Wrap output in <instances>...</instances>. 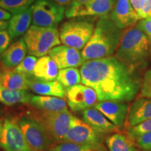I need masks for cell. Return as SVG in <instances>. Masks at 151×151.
Instances as JSON below:
<instances>
[{
	"label": "cell",
	"mask_w": 151,
	"mask_h": 151,
	"mask_svg": "<svg viewBox=\"0 0 151 151\" xmlns=\"http://www.w3.org/2000/svg\"><path fill=\"white\" fill-rule=\"evenodd\" d=\"M105 142L110 151H138L134 141L124 134H112L106 138Z\"/></svg>",
	"instance_id": "cb8c5ba5"
},
{
	"label": "cell",
	"mask_w": 151,
	"mask_h": 151,
	"mask_svg": "<svg viewBox=\"0 0 151 151\" xmlns=\"http://www.w3.org/2000/svg\"><path fill=\"white\" fill-rule=\"evenodd\" d=\"M82 117L84 122L101 134L113 133L118 129L116 125L95 108H89L83 111Z\"/></svg>",
	"instance_id": "2e32d148"
},
{
	"label": "cell",
	"mask_w": 151,
	"mask_h": 151,
	"mask_svg": "<svg viewBox=\"0 0 151 151\" xmlns=\"http://www.w3.org/2000/svg\"><path fill=\"white\" fill-rule=\"evenodd\" d=\"M2 130H3V126H2V124H1V122H0V137H1V133H2Z\"/></svg>",
	"instance_id": "60d3db41"
},
{
	"label": "cell",
	"mask_w": 151,
	"mask_h": 151,
	"mask_svg": "<svg viewBox=\"0 0 151 151\" xmlns=\"http://www.w3.org/2000/svg\"><path fill=\"white\" fill-rule=\"evenodd\" d=\"M150 57H151V47H150Z\"/></svg>",
	"instance_id": "7bdbcfd3"
},
{
	"label": "cell",
	"mask_w": 151,
	"mask_h": 151,
	"mask_svg": "<svg viewBox=\"0 0 151 151\" xmlns=\"http://www.w3.org/2000/svg\"><path fill=\"white\" fill-rule=\"evenodd\" d=\"M138 16L139 20L151 18V0H143L142 8Z\"/></svg>",
	"instance_id": "e575fe53"
},
{
	"label": "cell",
	"mask_w": 151,
	"mask_h": 151,
	"mask_svg": "<svg viewBox=\"0 0 151 151\" xmlns=\"http://www.w3.org/2000/svg\"><path fill=\"white\" fill-rule=\"evenodd\" d=\"M151 118V98L141 97L136 99L128 110L129 127L135 126Z\"/></svg>",
	"instance_id": "e0dca14e"
},
{
	"label": "cell",
	"mask_w": 151,
	"mask_h": 151,
	"mask_svg": "<svg viewBox=\"0 0 151 151\" xmlns=\"http://www.w3.org/2000/svg\"><path fill=\"white\" fill-rule=\"evenodd\" d=\"M9 27V22L6 20H0V32L6 30Z\"/></svg>",
	"instance_id": "ab89813d"
},
{
	"label": "cell",
	"mask_w": 151,
	"mask_h": 151,
	"mask_svg": "<svg viewBox=\"0 0 151 151\" xmlns=\"http://www.w3.org/2000/svg\"><path fill=\"white\" fill-rule=\"evenodd\" d=\"M150 45L148 37L137 24H134L122 33L115 57L126 65L135 67L148 58Z\"/></svg>",
	"instance_id": "3957f363"
},
{
	"label": "cell",
	"mask_w": 151,
	"mask_h": 151,
	"mask_svg": "<svg viewBox=\"0 0 151 151\" xmlns=\"http://www.w3.org/2000/svg\"><path fill=\"white\" fill-rule=\"evenodd\" d=\"M136 144L144 151H151V131L143 134L135 140Z\"/></svg>",
	"instance_id": "1f68e13d"
},
{
	"label": "cell",
	"mask_w": 151,
	"mask_h": 151,
	"mask_svg": "<svg viewBox=\"0 0 151 151\" xmlns=\"http://www.w3.org/2000/svg\"><path fill=\"white\" fill-rule=\"evenodd\" d=\"M0 86L12 90L29 89V79L14 69L3 66L0 69Z\"/></svg>",
	"instance_id": "ac0fdd59"
},
{
	"label": "cell",
	"mask_w": 151,
	"mask_h": 151,
	"mask_svg": "<svg viewBox=\"0 0 151 151\" xmlns=\"http://www.w3.org/2000/svg\"><path fill=\"white\" fill-rule=\"evenodd\" d=\"M29 89L38 94L60 98L66 97V90L59 81H46L32 78L29 79Z\"/></svg>",
	"instance_id": "d6986e66"
},
{
	"label": "cell",
	"mask_w": 151,
	"mask_h": 151,
	"mask_svg": "<svg viewBox=\"0 0 151 151\" xmlns=\"http://www.w3.org/2000/svg\"><path fill=\"white\" fill-rule=\"evenodd\" d=\"M66 97L69 108L76 112L92 108L98 101L95 91L83 84L66 88Z\"/></svg>",
	"instance_id": "8fae6325"
},
{
	"label": "cell",
	"mask_w": 151,
	"mask_h": 151,
	"mask_svg": "<svg viewBox=\"0 0 151 151\" xmlns=\"http://www.w3.org/2000/svg\"><path fill=\"white\" fill-rule=\"evenodd\" d=\"M122 33V29L109 16L100 18L91 38L81 52L85 61L112 55L116 51Z\"/></svg>",
	"instance_id": "7a4b0ae2"
},
{
	"label": "cell",
	"mask_w": 151,
	"mask_h": 151,
	"mask_svg": "<svg viewBox=\"0 0 151 151\" xmlns=\"http://www.w3.org/2000/svg\"><path fill=\"white\" fill-rule=\"evenodd\" d=\"M136 24L151 41V18L141 19Z\"/></svg>",
	"instance_id": "d6a6232c"
},
{
	"label": "cell",
	"mask_w": 151,
	"mask_h": 151,
	"mask_svg": "<svg viewBox=\"0 0 151 151\" xmlns=\"http://www.w3.org/2000/svg\"><path fill=\"white\" fill-rule=\"evenodd\" d=\"M11 13L0 7V20H7L11 19Z\"/></svg>",
	"instance_id": "8d00e7d4"
},
{
	"label": "cell",
	"mask_w": 151,
	"mask_h": 151,
	"mask_svg": "<svg viewBox=\"0 0 151 151\" xmlns=\"http://www.w3.org/2000/svg\"><path fill=\"white\" fill-rule=\"evenodd\" d=\"M94 107L104 115L118 128L122 127L125 123L129 110L128 105L125 102L107 100L98 101Z\"/></svg>",
	"instance_id": "5bb4252c"
},
{
	"label": "cell",
	"mask_w": 151,
	"mask_h": 151,
	"mask_svg": "<svg viewBox=\"0 0 151 151\" xmlns=\"http://www.w3.org/2000/svg\"><path fill=\"white\" fill-rule=\"evenodd\" d=\"M81 83L95 91L98 101L129 102L141 88V81L134 67L115 56L86 60L81 65Z\"/></svg>",
	"instance_id": "6da1fadb"
},
{
	"label": "cell",
	"mask_w": 151,
	"mask_h": 151,
	"mask_svg": "<svg viewBox=\"0 0 151 151\" xmlns=\"http://www.w3.org/2000/svg\"><path fill=\"white\" fill-rule=\"evenodd\" d=\"M11 40V38L8 31L4 30V31L0 32V55L8 48Z\"/></svg>",
	"instance_id": "836d02e7"
},
{
	"label": "cell",
	"mask_w": 151,
	"mask_h": 151,
	"mask_svg": "<svg viewBox=\"0 0 151 151\" xmlns=\"http://www.w3.org/2000/svg\"><path fill=\"white\" fill-rule=\"evenodd\" d=\"M32 6L27 10L14 14L9 22L8 32L11 39L23 35L29 29L32 22Z\"/></svg>",
	"instance_id": "44dd1931"
},
{
	"label": "cell",
	"mask_w": 151,
	"mask_h": 151,
	"mask_svg": "<svg viewBox=\"0 0 151 151\" xmlns=\"http://www.w3.org/2000/svg\"><path fill=\"white\" fill-rule=\"evenodd\" d=\"M151 131V118L148 119L135 126L127 128V135L132 140L135 141L143 134Z\"/></svg>",
	"instance_id": "f1b7e54d"
},
{
	"label": "cell",
	"mask_w": 151,
	"mask_h": 151,
	"mask_svg": "<svg viewBox=\"0 0 151 151\" xmlns=\"http://www.w3.org/2000/svg\"><path fill=\"white\" fill-rule=\"evenodd\" d=\"M94 29L93 22L75 19L64 23L60 28V39L66 46L81 50L90 40Z\"/></svg>",
	"instance_id": "52a82bcc"
},
{
	"label": "cell",
	"mask_w": 151,
	"mask_h": 151,
	"mask_svg": "<svg viewBox=\"0 0 151 151\" xmlns=\"http://www.w3.org/2000/svg\"><path fill=\"white\" fill-rule=\"evenodd\" d=\"M37 61V57L30 55L29 56L25 57L23 60L14 69L16 72L21 73L28 79H30L34 77V69Z\"/></svg>",
	"instance_id": "83f0119b"
},
{
	"label": "cell",
	"mask_w": 151,
	"mask_h": 151,
	"mask_svg": "<svg viewBox=\"0 0 151 151\" xmlns=\"http://www.w3.org/2000/svg\"><path fill=\"white\" fill-rule=\"evenodd\" d=\"M117 0H92L90 2L78 6H70L65 11L68 18L76 17H106L112 11Z\"/></svg>",
	"instance_id": "7c38bea8"
},
{
	"label": "cell",
	"mask_w": 151,
	"mask_h": 151,
	"mask_svg": "<svg viewBox=\"0 0 151 151\" xmlns=\"http://www.w3.org/2000/svg\"><path fill=\"white\" fill-rule=\"evenodd\" d=\"M141 97L151 98V69L143 75L141 86Z\"/></svg>",
	"instance_id": "4dcf8cb0"
},
{
	"label": "cell",
	"mask_w": 151,
	"mask_h": 151,
	"mask_svg": "<svg viewBox=\"0 0 151 151\" xmlns=\"http://www.w3.org/2000/svg\"><path fill=\"white\" fill-rule=\"evenodd\" d=\"M55 2L58 4V5L62 6H69L72 2L73 0H53Z\"/></svg>",
	"instance_id": "f35d334b"
},
{
	"label": "cell",
	"mask_w": 151,
	"mask_h": 151,
	"mask_svg": "<svg viewBox=\"0 0 151 151\" xmlns=\"http://www.w3.org/2000/svg\"><path fill=\"white\" fill-rule=\"evenodd\" d=\"M0 146L4 151H34L27 143L18 123L8 119L4 122Z\"/></svg>",
	"instance_id": "30bf717a"
},
{
	"label": "cell",
	"mask_w": 151,
	"mask_h": 151,
	"mask_svg": "<svg viewBox=\"0 0 151 151\" xmlns=\"http://www.w3.org/2000/svg\"><path fill=\"white\" fill-rule=\"evenodd\" d=\"M27 52L25 41L24 39H20L6 49L0 55V60L6 67H16L25 58Z\"/></svg>",
	"instance_id": "ffe728a7"
},
{
	"label": "cell",
	"mask_w": 151,
	"mask_h": 151,
	"mask_svg": "<svg viewBox=\"0 0 151 151\" xmlns=\"http://www.w3.org/2000/svg\"><path fill=\"white\" fill-rule=\"evenodd\" d=\"M18 124L30 148L34 151H45L52 144V140L43 126L35 118L22 117Z\"/></svg>",
	"instance_id": "9c48e42d"
},
{
	"label": "cell",
	"mask_w": 151,
	"mask_h": 151,
	"mask_svg": "<svg viewBox=\"0 0 151 151\" xmlns=\"http://www.w3.org/2000/svg\"><path fill=\"white\" fill-rule=\"evenodd\" d=\"M129 1L131 3L132 7H133L136 12H137V15L139 16L141 8H142L143 0H129Z\"/></svg>",
	"instance_id": "d590c367"
},
{
	"label": "cell",
	"mask_w": 151,
	"mask_h": 151,
	"mask_svg": "<svg viewBox=\"0 0 151 151\" xmlns=\"http://www.w3.org/2000/svg\"><path fill=\"white\" fill-rule=\"evenodd\" d=\"M48 54L55 62L59 69L78 67L85 62L80 50L66 45L54 47Z\"/></svg>",
	"instance_id": "4fadbf2b"
},
{
	"label": "cell",
	"mask_w": 151,
	"mask_h": 151,
	"mask_svg": "<svg viewBox=\"0 0 151 151\" xmlns=\"http://www.w3.org/2000/svg\"><path fill=\"white\" fill-rule=\"evenodd\" d=\"M32 94L25 90H12L0 86V102L12 106L16 104L29 102Z\"/></svg>",
	"instance_id": "d4e9b609"
},
{
	"label": "cell",
	"mask_w": 151,
	"mask_h": 151,
	"mask_svg": "<svg viewBox=\"0 0 151 151\" xmlns=\"http://www.w3.org/2000/svg\"><path fill=\"white\" fill-rule=\"evenodd\" d=\"M47 151H93L87 146L72 142H62L49 148Z\"/></svg>",
	"instance_id": "f546056e"
},
{
	"label": "cell",
	"mask_w": 151,
	"mask_h": 151,
	"mask_svg": "<svg viewBox=\"0 0 151 151\" xmlns=\"http://www.w3.org/2000/svg\"><path fill=\"white\" fill-rule=\"evenodd\" d=\"M64 142L82 145L93 151H106L102 134L94 130L83 120L73 116Z\"/></svg>",
	"instance_id": "5b68a950"
},
{
	"label": "cell",
	"mask_w": 151,
	"mask_h": 151,
	"mask_svg": "<svg viewBox=\"0 0 151 151\" xmlns=\"http://www.w3.org/2000/svg\"><path fill=\"white\" fill-rule=\"evenodd\" d=\"M92 0H73L72 2L70 5V6H78L83 4H86L90 2Z\"/></svg>",
	"instance_id": "74e56055"
},
{
	"label": "cell",
	"mask_w": 151,
	"mask_h": 151,
	"mask_svg": "<svg viewBox=\"0 0 151 151\" xmlns=\"http://www.w3.org/2000/svg\"><path fill=\"white\" fill-rule=\"evenodd\" d=\"M28 52L31 55H46L54 47L61 43L56 27H39L32 25L24 35Z\"/></svg>",
	"instance_id": "277c9868"
},
{
	"label": "cell",
	"mask_w": 151,
	"mask_h": 151,
	"mask_svg": "<svg viewBox=\"0 0 151 151\" xmlns=\"http://www.w3.org/2000/svg\"><path fill=\"white\" fill-rule=\"evenodd\" d=\"M36 0H0V7L13 15L22 12L32 6Z\"/></svg>",
	"instance_id": "4316f807"
},
{
	"label": "cell",
	"mask_w": 151,
	"mask_h": 151,
	"mask_svg": "<svg viewBox=\"0 0 151 151\" xmlns=\"http://www.w3.org/2000/svg\"><path fill=\"white\" fill-rule=\"evenodd\" d=\"M29 103L35 108L46 111H62L68 110L65 99L57 97L32 96Z\"/></svg>",
	"instance_id": "603a6c76"
},
{
	"label": "cell",
	"mask_w": 151,
	"mask_h": 151,
	"mask_svg": "<svg viewBox=\"0 0 151 151\" xmlns=\"http://www.w3.org/2000/svg\"><path fill=\"white\" fill-rule=\"evenodd\" d=\"M32 21L39 27H56L63 20L65 7L53 0H36L33 5Z\"/></svg>",
	"instance_id": "ba28073f"
},
{
	"label": "cell",
	"mask_w": 151,
	"mask_h": 151,
	"mask_svg": "<svg viewBox=\"0 0 151 151\" xmlns=\"http://www.w3.org/2000/svg\"><path fill=\"white\" fill-rule=\"evenodd\" d=\"M109 18L122 30L134 25L139 20L129 0H117Z\"/></svg>",
	"instance_id": "9a60e30c"
},
{
	"label": "cell",
	"mask_w": 151,
	"mask_h": 151,
	"mask_svg": "<svg viewBox=\"0 0 151 151\" xmlns=\"http://www.w3.org/2000/svg\"><path fill=\"white\" fill-rule=\"evenodd\" d=\"M1 106H0V115H1Z\"/></svg>",
	"instance_id": "b9f144b4"
},
{
	"label": "cell",
	"mask_w": 151,
	"mask_h": 151,
	"mask_svg": "<svg viewBox=\"0 0 151 151\" xmlns=\"http://www.w3.org/2000/svg\"><path fill=\"white\" fill-rule=\"evenodd\" d=\"M58 69L56 63L50 56L40 57L34 69V77L41 81H54L58 76Z\"/></svg>",
	"instance_id": "7402d4cb"
},
{
	"label": "cell",
	"mask_w": 151,
	"mask_h": 151,
	"mask_svg": "<svg viewBox=\"0 0 151 151\" xmlns=\"http://www.w3.org/2000/svg\"><path fill=\"white\" fill-rule=\"evenodd\" d=\"M72 115L68 110L62 111H41L35 112L34 118L40 123L52 141L62 143L65 141Z\"/></svg>",
	"instance_id": "8992f818"
},
{
	"label": "cell",
	"mask_w": 151,
	"mask_h": 151,
	"mask_svg": "<svg viewBox=\"0 0 151 151\" xmlns=\"http://www.w3.org/2000/svg\"><path fill=\"white\" fill-rule=\"evenodd\" d=\"M57 81H59L65 88L76 86L81 82L80 71L76 67H68L58 71Z\"/></svg>",
	"instance_id": "484cf974"
}]
</instances>
